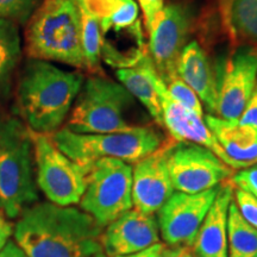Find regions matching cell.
I'll use <instances>...</instances> for the list:
<instances>
[{
    "mask_svg": "<svg viewBox=\"0 0 257 257\" xmlns=\"http://www.w3.org/2000/svg\"><path fill=\"white\" fill-rule=\"evenodd\" d=\"M218 117L238 121L257 81V47H234L223 67H218Z\"/></svg>",
    "mask_w": 257,
    "mask_h": 257,
    "instance_id": "cell-12",
    "label": "cell"
},
{
    "mask_svg": "<svg viewBox=\"0 0 257 257\" xmlns=\"http://www.w3.org/2000/svg\"><path fill=\"white\" fill-rule=\"evenodd\" d=\"M219 189L188 194L174 192L157 211L160 236L166 245L191 246Z\"/></svg>",
    "mask_w": 257,
    "mask_h": 257,
    "instance_id": "cell-11",
    "label": "cell"
},
{
    "mask_svg": "<svg viewBox=\"0 0 257 257\" xmlns=\"http://www.w3.org/2000/svg\"><path fill=\"white\" fill-rule=\"evenodd\" d=\"M204 119L223 149L231 168L239 170L256 165L257 127L225 120L214 114L205 115Z\"/></svg>",
    "mask_w": 257,
    "mask_h": 257,
    "instance_id": "cell-18",
    "label": "cell"
},
{
    "mask_svg": "<svg viewBox=\"0 0 257 257\" xmlns=\"http://www.w3.org/2000/svg\"><path fill=\"white\" fill-rule=\"evenodd\" d=\"M159 96L161 107H162L163 128L168 131L173 141L191 142L207 148L229 166L223 149L205 123L204 117H199L193 112L186 110L178 102L172 100L167 93L163 81L159 86Z\"/></svg>",
    "mask_w": 257,
    "mask_h": 257,
    "instance_id": "cell-15",
    "label": "cell"
},
{
    "mask_svg": "<svg viewBox=\"0 0 257 257\" xmlns=\"http://www.w3.org/2000/svg\"><path fill=\"white\" fill-rule=\"evenodd\" d=\"M29 59L59 62L86 70L79 0H44L25 29Z\"/></svg>",
    "mask_w": 257,
    "mask_h": 257,
    "instance_id": "cell-3",
    "label": "cell"
},
{
    "mask_svg": "<svg viewBox=\"0 0 257 257\" xmlns=\"http://www.w3.org/2000/svg\"><path fill=\"white\" fill-rule=\"evenodd\" d=\"M161 257H194V256H193L191 246L165 245V249H163Z\"/></svg>",
    "mask_w": 257,
    "mask_h": 257,
    "instance_id": "cell-33",
    "label": "cell"
},
{
    "mask_svg": "<svg viewBox=\"0 0 257 257\" xmlns=\"http://www.w3.org/2000/svg\"><path fill=\"white\" fill-rule=\"evenodd\" d=\"M134 99L120 82L105 75H89L82 83L64 127L76 134L130 130L136 125L125 119V113Z\"/></svg>",
    "mask_w": 257,
    "mask_h": 257,
    "instance_id": "cell-5",
    "label": "cell"
},
{
    "mask_svg": "<svg viewBox=\"0 0 257 257\" xmlns=\"http://www.w3.org/2000/svg\"><path fill=\"white\" fill-rule=\"evenodd\" d=\"M230 22L234 47L242 42L257 47V0H233Z\"/></svg>",
    "mask_w": 257,
    "mask_h": 257,
    "instance_id": "cell-24",
    "label": "cell"
},
{
    "mask_svg": "<svg viewBox=\"0 0 257 257\" xmlns=\"http://www.w3.org/2000/svg\"><path fill=\"white\" fill-rule=\"evenodd\" d=\"M218 10H219V16L221 25H223V30L226 34V36L230 38L231 44L234 47V40L232 30H231V22H230V15H231V6H232L233 0H216Z\"/></svg>",
    "mask_w": 257,
    "mask_h": 257,
    "instance_id": "cell-31",
    "label": "cell"
},
{
    "mask_svg": "<svg viewBox=\"0 0 257 257\" xmlns=\"http://www.w3.org/2000/svg\"><path fill=\"white\" fill-rule=\"evenodd\" d=\"M0 257H28L24 250L15 240L10 239L6 245L0 250Z\"/></svg>",
    "mask_w": 257,
    "mask_h": 257,
    "instance_id": "cell-34",
    "label": "cell"
},
{
    "mask_svg": "<svg viewBox=\"0 0 257 257\" xmlns=\"http://www.w3.org/2000/svg\"><path fill=\"white\" fill-rule=\"evenodd\" d=\"M81 10V42L86 72L91 75H104L101 68V29L94 16L80 5Z\"/></svg>",
    "mask_w": 257,
    "mask_h": 257,
    "instance_id": "cell-23",
    "label": "cell"
},
{
    "mask_svg": "<svg viewBox=\"0 0 257 257\" xmlns=\"http://www.w3.org/2000/svg\"><path fill=\"white\" fill-rule=\"evenodd\" d=\"M22 57V37L16 22L0 19V94L8 93Z\"/></svg>",
    "mask_w": 257,
    "mask_h": 257,
    "instance_id": "cell-21",
    "label": "cell"
},
{
    "mask_svg": "<svg viewBox=\"0 0 257 257\" xmlns=\"http://www.w3.org/2000/svg\"><path fill=\"white\" fill-rule=\"evenodd\" d=\"M38 200L31 130L0 112V210L10 219Z\"/></svg>",
    "mask_w": 257,
    "mask_h": 257,
    "instance_id": "cell-4",
    "label": "cell"
},
{
    "mask_svg": "<svg viewBox=\"0 0 257 257\" xmlns=\"http://www.w3.org/2000/svg\"><path fill=\"white\" fill-rule=\"evenodd\" d=\"M36 165V184L46 198L60 206H74L86 188L88 166L64 155L49 135L31 131Z\"/></svg>",
    "mask_w": 257,
    "mask_h": 257,
    "instance_id": "cell-8",
    "label": "cell"
},
{
    "mask_svg": "<svg viewBox=\"0 0 257 257\" xmlns=\"http://www.w3.org/2000/svg\"><path fill=\"white\" fill-rule=\"evenodd\" d=\"M193 29L194 16L191 9L181 4H169L163 6L147 30L148 53L165 85L178 78L179 57L189 42Z\"/></svg>",
    "mask_w": 257,
    "mask_h": 257,
    "instance_id": "cell-10",
    "label": "cell"
},
{
    "mask_svg": "<svg viewBox=\"0 0 257 257\" xmlns=\"http://www.w3.org/2000/svg\"><path fill=\"white\" fill-rule=\"evenodd\" d=\"M227 257H257V229L243 219L233 200L227 213Z\"/></svg>",
    "mask_w": 257,
    "mask_h": 257,
    "instance_id": "cell-22",
    "label": "cell"
},
{
    "mask_svg": "<svg viewBox=\"0 0 257 257\" xmlns=\"http://www.w3.org/2000/svg\"><path fill=\"white\" fill-rule=\"evenodd\" d=\"M92 257H107V256H106L104 252H99V253H96V255L92 256Z\"/></svg>",
    "mask_w": 257,
    "mask_h": 257,
    "instance_id": "cell-36",
    "label": "cell"
},
{
    "mask_svg": "<svg viewBox=\"0 0 257 257\" xmlns=\"http://www.w3.org/2000/svg\"><path fill=\"white\" fill-rule=\"evenodd\" d=\"M137 5L142 11L146 30L150 28L157 14L165 6L163 5V0H137Z\"/></svg>",
    "mask_w": 257,
    "mask_h": 257,
    "instance_id": "cell-29",
    "label": "cell"
},
{
    "mask_svg": "<svg viewBox=\"0 0 257 257\" xmlns=\"http://www.w3.org/2000/svg\"><path fill=\"white\" fill-rule=\"evenodd\" d=\"M12 234H14V226L9 221V218L5 216L4 212L0 210V250L6 245Z\"/></svg>",
    "mask_w": 257,
    "mask_h": 257,
    "instance_id": "cell-32",
    "label": "cell"
},
{
    "mask_svg": "<svg viewBox=\"0 0 257 257\" xmlns=\"http://www.w3.org/2000/svg\"><path fill=\"white\" fill-rule=\"evenodd\" d=\"M166 161L174 191L188 194L218 187L234 173L207 148L172 138L167 141Z\"/></svg>",
    "mask_w": 257,
    "mask_h": 257,
    "instance_id": "cell-9",
    "label": "cell"
},
{
    "mask_svg": "<svg viewBox=\"0 0 257 257\" xmlns=\"http://www.w3.org/2000/svg\"><path fill=\"white\" fill-rule=\"evenodd\" d=\"M79 204L102 229L134 208L133 165L113 157L88 165L86 188Z\"/></svg>",
    "mask_w": 257,
    "mask_h": 257,
    "instance_id": "cell-7",
    "label": "cell"
},
{
    "mask_svg": "<svg viewBox=\"0 0 257 257\" xmlns=\"http://www.w3.org/2000/svg\"><path fill=\"white\" fill-rule=\"evenodd\" d=\"M99 21L101 32L133 27L140 19V8L135 0H79Z\"/></svg>",
    "mask_w": 257,
    "mask_h": 257,
    "instance_id": "cell-20",
    "label": "cell"
},
{
    "mask_svg": "<svg viewBox=\"0 0 257 257\" xmlns=\"http://www.w3.org/2000/svg\"><path fill=\"white\" fill-rule=\"evenodd\" d=\"M238 123L257 127V81Z\"/></svg>",
    "mask_w": 257,
    "mask_h": 257,
    "instance_id": "cell-30",
    "label": "cell"
},
{
    "mask_svg": "<svg viewBox=\"0 0 257 257\" xmlns=\"http://www.w3.org/2000/svg\"><path fill=\"white\" fill-rule=\"evenodd\" d=\"M49 136L64 155L82 166L104 157H113L134 165L163 144L162 137L155 128L138 125L127 131L112 134H76L62 127Z\"/></svg>",
    "mask_w": 257,
    "mask_h": 257,
    "instance_id": "cell-6",
    "label": "cell"
},
{
    "mask_svg": "<svg viewBox=\"0 0 257 257\" xmlns=\"http://www.w3.org/2000/svg\"><path fill=\"white\" fill-rule=\"evenodd\" d=\"M176 73L199 96L208 114L216 115L219 87L218 67L213 66L198 41H189L186 44L179 57Z\"/></svg>",
    "mask_w": 257,
    "mask_h": 257,
    "instance_id": "cell-16",
    "label": "cell"
},
{
    "mask_svg": "<svg viewBox=\"0 0 257 257\" xmlns=\"http://www.w3.org/2000/svg\"><path fill=\"white\" fill-rule=\"evenodd\" d=\"M166 244L163 243H157L150 246L142 251H138L136 253H131V255H125V256H117V257H161L162 255L163 249H165Z\"/></svg>",
    "mask_w": 257,
    "mask_h": 257,
    "instance_id": "cell-35",
    "label": "cell"
},
{
    "mask_svg": "<svg viewBox=\"0 0 257 257\" xmlns=\"http://www.w3.org/2000/svg\"><path fill=\"white\" fill-rule=\"evenodd\" d=\"M230 184L234 188L250 193L257 199V163L248 168L236 170L230 178Z\"/></svg>",
    "mask_w": 257,
    "mask_h": 257,
    "instance_id": "cell-28",
    "label": "cell"
},
{
    "mask_svg": "<svg viewBox=\"0 0 257 257\" xmlns=\"http://www.w3.org/2000/svg\"><path fill=\"white\" fill-rule=\"evenodd\" d=\"M41 0H0V19L27 24Z\"/></svg>",
    "mask_w": 257,
    "mask_h": 257,
    "instance_id": "cell-26",
    "label": "cell"
},
{
    "mask_svg": "<svg viewBox=\"0 0 257 257\" xmlns=\"http://www.w3.org/2000/svg\"><path fill=\"white\" fill-rule=\"evenodd\" d=\"M115 76L127 92L147 108L153 120L163 127L162 107L159 96V86L163 80L157 73L149 53L134 66L117 69Z\"/></svg>",
    "mask_w": 257,
    "mask_h": 257,
    "instance_id": "cell-19",
    "label": "cell"
},
{
    "mask_svg": "<svg viewBox=\"0 0 257 257\" xmlns=\"http://www.w3.org/2000/svg\"><path fill=\"white\" fill-rule=\"evenodd\" d=\"M166 149L167 141L133 165V204L144 213L156 214L175 192L167 168Z\"/></svg>",
    "mask_w": 257,
    "mask_h": 257,
    "instance_id": "cell-14",
    "label": "cell"
},
{
    "mask_svg": "<svg viewBox=\"0 0 257 257\" xmlns=\"http://www.w3.org/2000/svg\"><path fill=\"white\" fill-rule=\"evenodd\" d=\"M102 230L81 208L35 202L19 216L14 237L28 257H92L102 252Z\"/></svg>",
    "mask_w": 257,
    "mask_h": 257,
    "instance_id": "cell-1",
    "label": "cell"
},
{
    "mask_svg": "<svg viewBox=\"0 0 257 257\" xmlns=\"http://www.w3.org/2000/svg\"><path fill=\"white\" fill-rule=\"evenodd\" d=\"M166 88L172 100L178 102L179 105H181L186 110L193 112V113L199 115V117H205L204 110H202V104L199 96L179 76L170 80L168 83H166Z\"/></svg>",
    "mask_w": 257,
    "mask_h": 257,
    "instance_id": "cell-25",
    "label": "cell"
},
{
    "mask_svg": "<svg viewBox=\"0 0 257 257\" xmlns=\"http://www.w3.org/2000/svg\"><path fill=\"white\" fill-rule=\"evenodd\" d=\"M155 214L131 208L104 227L100 236L102 252L107 257L136 253L160 243Z\"/></svg>",
    "mask_w": 257,
    "mask_h": 257,
    "instance_id": "cell-13",
    "label": "cell"
},
{
    "mask_svg": "<svg viewBox=\"0 0 257 257\" xmlns=\"http://www.w3.org/2000/svg\"><path fill=\"white\" fill-rule=\"evenodd\" d=\"M232 198V185L221 184L191 245L194 257H227V213Z\"/></svg>",
    "mask_w": 257,
    "mask_h": 257,
    "instance_id": "cell-17",
    "label": "cell"
},
{
    "mask_svg": "<svg viewBox=\"0 0 257 257\" xmlns=\"http://www.w3.org/2000/svg\"><path fill=\"white\" fill-rule=\"evenodd\" d=\"M85 76L43 60L29 59L18 80L16 107L31 131L51 135L72 111Z\"/></svg>",
    "mask_w": 257,
    "mask_h": 257,
    "instance_id": "cell-2",
    "label": "cell"
},
{
    "mask_svg": "<svg viewBox=\"0 0 257 257\" xmlns=\"http://www.w3.org/2000/svg\"><path fill=\"white\" fill-rule=\"evenodd\" d=\"M232 200L243 219L257 229V199L243 189L233 187Z\"/></svg>",
    "mask_w": 257,
    "mask_h": 257,
    "instance_id": "cell-27",
    "label": "cell"
}]
</instances>
